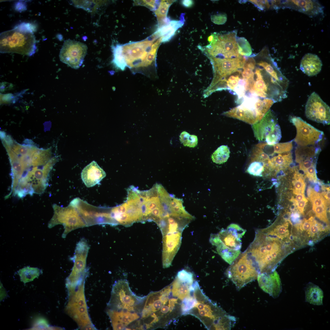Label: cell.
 <instances>
[{"instance_id":"1","label":"cell","mask_w":330,"mask_h":330,"mask_svg":"<svg viewBox=\"0 0 330 330\" xmlns=\"http://www.w3.org/2000/svg\"><path fill=\"white\" fill-rule=\"evenodd\" d=\"M20 145L12 140L3 142L11 166L13 188H29L38 184L45 172L52 168L51 156L48 149L39 148L29 141Z\"/></svg>"},{"instance_id":"2","label":"cell","mask_w":330,"mask_h":330,"mask_svg":"<svg viewBox=\"0 0 330 330\" xmlns=\"http://www.w3.org/2000/svg\"><path fill=\"white\" fill-rule=\"evenodd\" d=\"M296 249L291 240L267 228L256 231L253 241L245 251L261 273L275 270L283 260Z\"/></svg>"},{"instance_id":"3","label":"cell","mask_w":330,"mask_h":330,"mask_svg":"<svg viewBox=\"0 0 330 330\" xmlns=\"http://www.w3.org/2000/svg\"><path fill=\"white\" fill-rule=\"evenodd\" d=\"M146 296L131 290L125 280L113 284L108 305L107 313L114 330L140 329V319Z\"/></svg>"},{"instance_id":"4","label":"cell","mask_w":330,"mask_h":330,"mask_svg":"<svg viewBox=\"0 0 330 330\" xmlns=\"http://www.w3.org/2000/svg\"><path fill=\"white\" fill-rule=\"evenodd\" d=\"M161 42V38L153 34L140 41L117 44L112 48V63L117 69L123 71L128 67L134 74L151 75Z\"/></svg>"},{"instance_id":"5","label":"cell","mask_w":330,"mask_h":330,"mask_svg":"<svg viewBox=\"0 0 330 330\" xmlns=\"http://www.w3.org/2000/svg\"><path fill=\"white\" fill-rule=\"evenodd\" d=\"M182 300L174 296L171 284L146 296L140 319V329L163 328L182 315Z\"/></svg>"},{"instance_id":"6","label":"cell","mask_w":330,"mask_h":330,"mask_svg":"<svg viewBox=\"0 0 330 330\" xmlns=\"http://www.w3.org/2000/svg\"><path fill=\"white\" fill-rule=\"evenodd\" d=\"M196 302L188 312L197 317L208 329L230 330L236 323V318L226 313L205 295L199 285L195 288Z\"/></svg>"},{"instance_id":"7","label":"cell","mask_w":330,"mask_h":330,"mask_svg":"<svg viewBox=\"0 0 330 330\" xmlns=\"http://www.w3.org/2000/svg\"><path fill=\"white\" fill-rule=\"evenodd\" d=\"M29 23L20 24L0 35L1 53H16L30 56L36 50L35 37Z\"/></svg>"},{"instance_id":"8","label":"cell","mask_w":330,"mask_h":330,"mask_svg":"<svg viewBox=\"0 0 330 330\" xmlns=\"http://www.w3.org/2000/svg\"><path fill=\"white\" fill-rule=\"evenodd\" d=\"M245 232L238 225L231 224L218 234H211L210 241L222 259L231 264L240 253L241 238Z\"/></svg>"},{"instance_id":"9","label":"cell","mask_w":330,"mask_h":330,"mask_svg":"<svg viewBox=\"0 0 330 330\" xmlns=\"http://www.w3.org/2000/svg\"><path fill=\"white\" fill-rule=\"evenodd\" d=\"M259 274L255 263L245 251L240 253L226 271V277L238 290L257 279Z\"/></svg>"},{"instance_id":"10","label":"cell","mask_w":330,"mask_h":330,"mask_svg":"<svg viewBox=\"0 0 330 330\" xmlns=\"http://www.w3.org/2000/svg\"><path fill=\"white\" fill-rule=\"evenodd\" d=\"M53 215L48 224L51 228L58 224L64 226V231L62 237L65 238L69 233L76 229L87 227L76 208L70 203L66 207L53 205Z\"/></svg>"},{"instance_id":"11","label":"cell","mask_w":330,"mask_h":330,"mask_svg":"<svg viewBox=\"0 0 330 330\" xmlns=\"http://www.w3.org/2000/svg\"><path fill=\"white\" fill-rule=\"evenodd\" d=\"M235 31L219 34L215 33L213 41L207 46L210 57L220 59L235 58L240 56Z\"/></svg>"},{"instance_id":"12","label":"cell","mask_w":330,"mask_h":330,"mask_svg":"<svg viewBox=\"0 0 330 330\" xmlns=\"http://www.w3.org/2000/svg\"><path fill=\"white\" fill-rule=\"evenodd\" d=\"M252 128L255 137L261 142L272 145L278 143L281 138L277 118L270 110L260 120L252 125Z\"/></svg>"},{"instance_id":"13","label":"cell","mask_w":330,"mask_h":330,"mask_svg":"<svg viewBox=\"0 0 330 330\" xmlns=\"http://www.w3.org/2000/svg\"><path fill=\"white\" fill-rule=\"evenodd\" d=\"M70 203L76 208L87 227L97 224L112 225L108 208L93 206L79 198L74 199Z\"/></svg>"},{"instance_id":"14","label":"cell","mask_w":330,"mask_h":330,"mask_svg":"<svg viewBox=\"0 0 330 330\" xmlns=\"http://www.w3.org/2000/svg\"><path fill=\"white\" fill-rule=\"evenodd\" d=\"M289 120L296 128V135L293 141L297 146L316 145L322 140L324 132L308 123L300 117L291 116H290Z\"/></svg>"},{"instance_id":"15","label":"cell","mask_w":330,"mask_h":330,"mask_svg":"<svg viewBox=\"0 0 330 330\" xmlns=\"http://www.w3.org/2000/svg\"><path fill=\"white\" fill-rule=\"evenodd\" d=\"M87 50L85 44L68 39L64 41L60 50V60L72 68L77 69L83 63Z\"/></svg>"},{"instance_id":"16","label":"cell","mask_w":330,"mask_h":330,"mask_svg":"<svg viewBox=\"0 0 330 330\" xmlns=\"http://www.w3.org/2000/svg\"><path fill=\"white\" fill-rule=\"evenodd\" d=\"M305 114L309 119L324 125L330 123V107L316 93L309 97L305 107Z\"/></svg>"},{"instance_id":"17","label":"cell","mask_w":330,"mask_h":330,"mask_svg":"<svg viewBox=\"0 0 330 330\" xmlns=\"http://www.w3.org/2000/svg\"><path fill=\"white\" fill-rule=\"evenodd\" d=\"M215 71V76L211 85L213 87L228 76L243 68L246 59L240 56L235 58L220 59L210 57Z\"/></svg>"},{"instance_id":"18","label":"cell","mask_w":330,"mask_h":330,"mask_svg":"<svg viewBox=\"0 0 330 330\" xmlns=\"http://www.w3.org/2000/svg\"><path fill=\"white\" fill-rule=\"evenodd\" d=\"M89 249V245L84 238L77 243L73 257L74 265L69 277L72 281H78L86 275V260Z\"/></svg>"},{"instance_id":"19","label":"cell","mask_w":330,"mask_h":330,"mask_svg":"<svg viewBox=\"0 0 330 330\" xmlns=\"http://www.w3.org/2000/svg\"><path fill=\"white\" fill-rule=\"evenodd\" d=\"M279 8L292 9L311 17L324 14V7L316 0H279Z\"/></svg>"},{"instance_id":"20","label":"cell","mask_w":330,"mask_h":330,"mask_svg":"<svg viewBox=\"0 0 330 330\" xmlns=\"http://www.w3.org/2000/svg\"><path fill=\"white\" fill-rule=\"evenodd\" d=\"M182 232H170L163 236L162 260L164 268H168L171 265L180 247Z\"/></svg>"},{"instance_id":"21","label":"cell","mask_w":330,"mask_h":330,"mask_svg":"<svg viewBox=\"0 0 330 330\" xmlns=\"http://www.w3.org/2000/svg\"><path fill=\"white\" fill-rule=\"evenodd\" d=\"M260 287L273 298L278 297L282 290L280 279L275 270L268 273L259 274L257 278Z\"/></svg>"},{"instance_id":"22","label":"cell","mask_w":330,"mask_h":330,"mask_svg":"<svg viewBox=\"0 0 330 330\" xmlns=\"http://www.w3.org/2000/svg\"><path fill=\"white\" fill-rule=\"evenodd\" d=\"M291 152L278 154L274 149L266 152L270 159L264 167V170L278 172L286 170L293 163L292 153Z\"/></svg>"},{"instance_id":"23","label":"cell","mask_w":330,"mask_h":330,"mask_svg":"<svg viewBox=\"0 0 330 330\" xmlns=\"http://www.w3.org/2000/svg\"><path fill=\"white\" fill-rule=\"evenodd\" d=\"M106 176L105 172L95 161L86 166L81 173L82 180L87 187L98 184Z\"/></svg>"},{"instance_id":"24","label":"cell","mask_w":330,"mask_h":330,"mask_svg":"<svg viewBox=\"0 0 330 330\" xmlns=\"http://www.w3.org/2000/svg\"><path fill=\"white\" fill-rule=\"evenodd\" d=\"M322 66V61L317 55L308 53L305 54L300 61V69L304 74L313 76L318 74Z\"/></svg>"},{"instance_id":"25","label":"cell","mask_w":330,"mask_h":330,"mask_svg":"<svg viewBox=\"0 0 330 330\" xmlns=\"http://www.w3.org/2000/svg\"><path fill=\"white\" fill-rule=\"evenodd\" d=\"M183 24L184 22L181 20H172L158 28L154 34L161 38V42H167L171 38L176 31L181 27Z\"/></svg>"},{"instance_id":"26","label":"cell","mask_w":330,"mask_h":330,"mask_svg":"<svg viewBox=\"0 0 330 330\" xmlns=\"http://www.w3.org/2000/svg\"><path fill=\"white\" fill-rule=\"evenodd\" d=\"M305 293L306 302L314 305H322L323 292L317 285L309 282L305 288Z\"/></svg>"},{"instance_id":"27","label":"cell","mask_w":330,"mask_h":330,"mask_svg":"<svg viewBox=\"0 0 330 330\" xmlns=\"http://www.w3.org/2000/svg\"><path fill=\"white\" fill-rule=\"evenodd\" d=\"M174 1L161 0L154 11L156 16L159 28L167 24L170 21L167 17L169 7Z\"/></svg>"},{"instance_id":"28","label":"cell","mask_w":330,"mask_h":330,"mask_svg":"<svg viewBox=\"0 0 330 330\" xmlns=\"http://www.w3.org/2000/svg\"><path fill=\"white\" fill-rule=\"evenodd\" d=\"M230 152L229 148L227 145H221L212 154L211 158L212 161L216 164H222L227 161Z\"/></svg>"},{"instance_id":"29","label":"cell","mask_w":330,"mask_h":330,"mask_svg":"<svg viewBox=\"0 0 330 330\" xmlns=\"http://www.w3.org/2000/svg\"><path fill=\"white\" fill-rule=\"evenodd\" d=\"M41 273V270L37 268L26 267L20 270L18 273L20 280L24 283L33 280L38 277Z\"/></svg>"},{"instance_id":"30","label":"cell","mask_w":330,"mask_h":330,"mask_svg":"<svg viewBox=\"0 0 330 330\" xmlns=\"http://www.w3.org/2000/svg\"><path fill=\"white\" fill-rule=\"evenodd\" d=\"M307 194L313 206H323L327 207V202L321 193H317L309 187L307 190Z\"/></svg>"},{"instance_id":"31","label":"cell","mask_w":330,"mask_h":330,"mask_svg":"<svg viewBox=\"0 0 330 330\" xmlns=\"http://www.w3.org/2000/svg\"><path fill=\"white\" fill-rule=\"evenodd\" d=\"M295 169V172L292 183L294 187L293 189V193L297 195L304 193L306 187V185L303 178V175L299 173L297 169Z\"/></svg>"},{"instance_id":"32","label":"cell","mask_w":330,"mask_h":330,"mask_svg":"<svg viewBox=\"0 0 330 330\" xmlns=\"http://www.w3.org/2000/svg\"><path fill=\"white\" fill-rule=\"evenodd\" d=\"M237 42L239 54L248 57L252 54L251 46L248 41L244 38H237Z\"/></svg>"},{"instance_id":"33","label":"cell","mask_w":330,"mask_h":330,"mask_svg":"<svg viewBox=\"0 0 330 330\" xmlns=\"http://www.w3.org/2000/svg\"><path fill=\"white\" fill-rule=\"evenodd\" d=\"M180 140L184 146L193 148L198 143L197 137L194 135H190L185 131L182 132L180 136Z\"/></svg>"},{"instance_id":"34","label":"cell","mask_w":330,"mask_h":330,"mask_svg":"<svg viewBox=\"0 0 330 330\" xmlns=\"http://www.w3.org/2000/svg\"><path fill=\"white\" fill-rule=\"evenodd\" d=\"M264 168L263 164L257 161H252L248 167L247 172L249 174L256 176H261Z\"/></svg>"},{"instance_id":"35","label":"cell","mask_w":330,"mask_h":330,"mask_svg":"<svg viewBox=\"0 0 330 330\" xmlns=\"http://www.w3.org/2000/svg\"><path fill=\"white\" fill-rule=\"evenodd\" d=\"M327 207L323 206H313L312 209L317 218L329 226L328 219L327 216Z\"/></svg>"},{"instance_id":"36","label":"cell","mask_w":330,"mask_h":330,"mask_svg":"<svg viewBox=\"0 0 330 330\" xmlns=\"http://www.w3.org/2000/svg\"><path fill=\"white\" fill-rule=\"evenodd\" d=\"M160 1L156 0H137L134 1L136 5L146 6L152 10H154Z\"/></svg>"},{"instance_id":"37","label":"cell","mask_w":330,"mask_h":330,"mask_svg":"<svg viewBox=\"0 0 330 330\" xmlns=\"http://www.w3.org/2000/svg\"><path fill=\"white\" fill-rule=\"evenodd\" d=\"M257 7L261 10L273 8L271 1L267 0H249Z\"/></svg>"},{"instance_id":"38","label":"cell","mask_w":330,"mask_h":330,"mask_svg":"<svg viewBox=\"0 0 330 330\" xmlns=\"http://www.w3.org/2000/svg\"><path fill=\"white\" fill-rule=\"evenodd\" d=\"M304 174L310 180L316 182L317 181V177L315 164L309 167Z\"/></svg>"},{"instance_id":"39","label":"cell","mask_w":330,"mask_h":330,"mask_svg":"<svg viewBox=\"0 0 330 330\" xmlns=\"http://www.w3.org/2000/svg\"><path fill=\"white\" fill-rule=\"evenodd\" d=\"M211 21L215 24H222L227 20V16L225 14H219L213 15L211 17Z\"/></svg>"},{"instance_id":"40","label":"cell","mask_w":330,"mask_h":330,"mask_svg":"<svg viewBox=\"0 0 330 330\" xmlns=\"http://www.w3.org/2000/svg\"><path fill=\"white\" fill-rule=\"evenodd\" d=\"M308 200L306 198L298 202L296 205L297 206L298 211L302 215H304V208L307 204Z\"/></svg>"},{"instance_id":"41","label":"cell","mask_w":330,"mask_h":330,"mask_svg":"<svg viewBox=\"0 0 330 330\" xmlns=\"http://www.w3.org/2000/svg\"><path fill=\"white\" fill-rule=\"evenodd\" d=\"M182 3L183 6L186 7H189L193 4V2L192 0H183Z\"/></svg>"},{"instance_id":"42","label":"cell","mask_w":330,"mask_h":330,"mask_svg":"<svg viewBox=\"0 0 330 330\" xmlns=\"http://www.w3.org/2000/svg\"><path fill=\"white\" fill-rule=\"evenodd\" d=\"M306 197L304 193H300L296 195L295 199H294L297 202H299L304 199Z\"/></svg>"},{"instance_id":"43","label":"cell","mask_w":330,"mask_h":330,"mask_svg":"<svg viewBox=\"0 0 330 330\" xmlns=\"http://www.w3.org/2000/svg\"><path fill=\"white\" fill-rule=\"evenodd\" d=\"M321 194L322 195L324 196V198H325L328 201H329L330 191H328V192H324Z\"/></svg>"}]
</instances>
